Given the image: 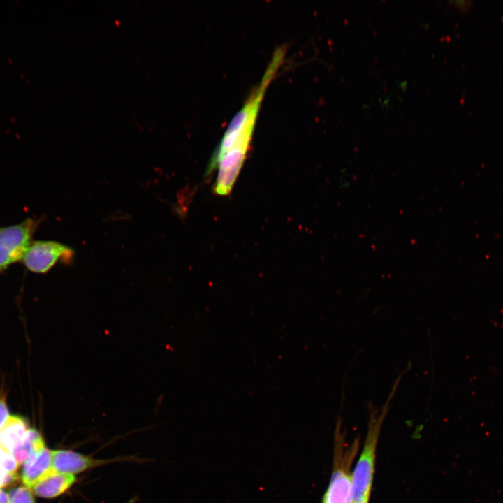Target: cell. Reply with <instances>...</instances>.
Listing matches in <instances>:
<instances>
[{
	"label": "cell",
	"mask_w": 503,
	"mask_h": 503,
	"mask_svg": "<svg viewBox=\"0 0 503 503\" xmlns=\"http://www.w3.org/2000/svg\"><path fill=\"white\" fill-rule=\"evenodd\" d=\"M250 145H240L228 150L219 160L218 175L213 187L215 194H230L246 159Z\"/></svg>",
	"instance_id": "4"
},
{
	"label": "cell",
	"mask_w": 503,
	"mask_h": 503,
	"mask_svg": "<svg viewBox=\"0 0 503 503\" xmlns=\"http://www.w3.org/2000/svg\"><path fill=\"white\" fill-rule=\"evenodd\" d=\"M7 393L6 386L1 384L0 388V429L4 426L11 416L6 401Z\"/></svg>",
	"instance_id": "13"
},
{
	"label": "cell",
	"mask_w": 503,
	"mask_h": 503,
	"mask_svg": "<svg viewBox=\"0 0 503 503\" xmlns=\"http://www.w3.org/2000/svg\"><path fill=\"white\" fill-rule=\"evenodd\" d=\"M29 430L28 424L22 417L11 415L0 429V445L12 453L22 444Z\"/></svg>",
	"instance_id": "9"
},
{
	"label": "cell",
	"mask_w": 503,
	"mask_h": 503,
	"mask_svg": "<svg viewBox=\"0 0 503 503\" xmlns=\"http://www.w3.org/2000/svg\"><path fill=\"white\" fill-rule=\"evenodd\" d=\"M42 441L43 439L40 433L35 429L29 428L22 444L11 454L19 465H22L30 451Z\"/></svg>",
	"instance_id": "10"
},
{
	"label": "cell",
	"mask_w": 503,
	"mask_h": 503,
	"mask_svg": "<svg viewBox=\"0 0 503 503\" xmlns=\"http://www.w3.org/2000/svg\"><path fill=\"white\" fill-rule=\"evenodd\" d=\"M17 479V475L0 472V488L13 483Z\"/></svg>",
	"instance_id": "14"
},
{
	"label": "cell",
	"mask_w": 503,
	"mask_h": 503,
	"mask_svg": "<svg viewBox=\"0 0 503 503\" xmlns=\"http://www.w3.org/2000/svg\"><path fill=\"white\" fill-rule=\"evenodd\" d=\"M41 221V219L28 217L18 224L0 226L1 270L22 261Z\"/></svg>",
	"instance_id": "2"
},
{
	"label": "cell",
	"mask_w": 503,
	"mask_h": 503,
	"mask_svg": "<svg viewBox=\"0 0 503 503\" xmlns=\"http://www.w3.org/2000/svg\"><path fill=\"white\" fill-rule=\"evenodd\" d=\"M0 503H10L8 494L0 488Z\"/></svg>",
	"instance_id": "15"
},
{
	"label": "cell",
	"mask_w": 503,
	"mask_h": 503,
	"mask_svg": "<svg viewBox=\"0 0 503 503\" xmlns=\"http://www.w3.org/2000/svg\"><path fill=\"white\" fill-rule=\"evenodd\" d=\"M73 256V249L66 245L53 240H35L29 247L20 263L31 272L45 274L57 263H72Z\"/></svg>",
	"instance_id": "3"
},
{
	"label": "cell",
	"mask_w": 503,
	"mask_h": 503,
	"mask_svg": "<svg viewBox=\"0 0 503 503\" xmlns=\"http://www.w3.org/2000/svg\"><path fill=\"white\" fill-rule=\"evenodd\" d=\"M457 6L460 8L466 9L467 8H469L471 3V1H455Z\"/></svg>",
	"instance_id": "16"
},
{
	"label": "cell",
	"mask_w": 503,
	"mask_h": 503,
	"mask_svg": "<svg viewBox=\"0 0 503 503\" xmlns=\"http://www.w3.org/2000/svg\"><path fill=\"white\" fill-rule=\"evenodd\" d=\"M52 470L75 475L112 462L96 459L71 450H52Z\"/></svg>",
	"instance_id": "6"
},
{
	"label": "cell",
	"mask_w": 503,
	"mask_h": 503,
	"mask_svg": "<svg viewBox=\"0 0 503 503\" xmlns=\"http://www.w3.org/2000/svg\"><path fill=\"white\" fill-rule=\"evenodd\" d=\"M369 498H365L364 500L357 501V502H352V503H368Z\"/></svg>",
	"instance_id": "17"
},
{
	"label": "cell",
	"mask_w": 503,
	"mask_h": 503,
	"mask_svg": "<svg viewBox=\"0 0 503 503\" xmlns=\"http://www.w3.org/2000/svg\"><path fill=\"white\" fill-rule=\"evenodd\" d=\"M411 367V365L408 364L405 370L398 376L388 398L380 411L374 407L370 402L367 403L370 411L367 434L363 451L351 475L353 502L370 498L374 472L375 451L381 427L388 414L390 403L397 391L400 379Z\"/></svg>",
	"instance_id": "1"
},
{
	"label": "cell",
	"mask_w": 503,
	"mask_h": 503,
	"mask_svg": "<svg viewBox=\"0 0 503 503\" xmlns=\"http://www.w3.org/2000/svg\"><path fill=\"white\" fill-rule=\"evenodd\" d=\"M8 494L10 503H35L32 492L24 486L13 488Z\"/></svg>",
	"instance_id": "12"
},
{
	"label": "cell",
	"mask_w": 503,
	"mask_h": 503,
	"mask_svg": "<svg viewBox=\"0 0 503 503\" xmlns=\"http://www.w3.org/2000/svg\"><path fill=\"white\" fill-rule=\"evenodd\" d=\"M0 272H1V270H0Z\"/></svg>",
	"instance_id": "18"
},
{
	"label": "cell",
	"mask_w": 503,
	"mask_h": 503,
	"mask_svg": "<svg viewBox=\"0 0 503 503\" xmlns=\"http://www.w3.org/2000/svg\"><path fill=\"white\" fill-rule=\"evenodd\" d=\"M19 466L12 454L0 445V472L15 474Z\"/></svg>",
	"instance_id": "11"
},
{
	"label": "cell",
	"mask_w": 503,
	"mask_h": 503,
	"mask_svg": "<svg viewBox=\"0 0 503 503\" xmlns=\"http://www.w3.org/2000/svg\"><path fill=\"white\" fill-rule=\"evenodd\" d=\"M337 460L335 469H334L329 483V486L324 495L322 503H352V485L351 476L349 474L347 465L351 462H342L340 457Z\"/></svg>",
	"instance_id": "7"
},
{
	"label": "cell",
	"mask_w": 503,
	"mask_h": 503,
	"mask_svg": "<svg viewBox=\"0 0 503 503\" xmlns=\"http://www.w3.org/2000/svg\"><path fill=\"white\" fill-rule=\"evenodd\" d=\"M52 470V450L48 449L44 440L30 451L22 464V481L29 489L39 479Z\"/></svg>",
	"instance_id": "5"
},
{
	"label": "cell",
	"mask_w": 503,
	"mask_h": 503,
	"mask_svg": "<svg viewBox=\"0 0 503 503\" xmlns=\"http://www.w3.org/2000/svg\"><path fill=\"white\" fill-rule=\"evenodd\" d=\"M75 475L52 470L30 488L32 493L43 498H54L67 491L75 483Z\"/></svg>",
	"instance_id": "8"
}]
</instances>
